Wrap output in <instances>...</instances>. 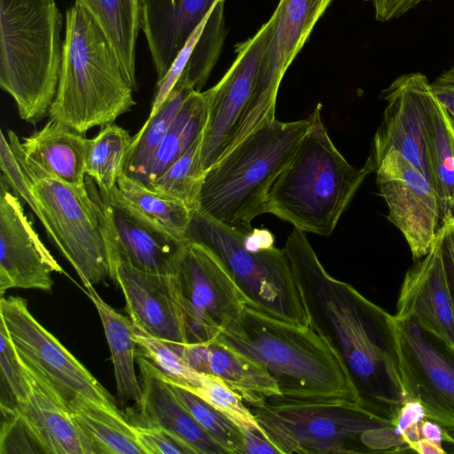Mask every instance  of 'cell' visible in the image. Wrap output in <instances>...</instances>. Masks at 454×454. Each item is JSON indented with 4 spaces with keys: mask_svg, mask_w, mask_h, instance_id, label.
<instances>
[{
    "mask_svg": "<svg viewBox=\"0 0 454 454\" xmlns=\"http://www.w3.org/2000/svg\"><path fill=\"white\" fill-rule=\"evenodd\" d=\"M201 139L202 134L163 174L145 185L182 202L192 211L198 210L205 175L200 160Z\"/></svg>",
    "mask_w": 454,
    "mask_h": 454,
    "instance_id": "cell-34",
    "label": "cell"
},
{
    "mask_svg": "<svg viewBox=\"0 0 454 454\" xmlns=\"http://www.w3.org/2000/svg\"><path fill=\"white\" fill-rule=\"evenodd\" d=\"M333 0H280L275 25L260 67L257 84L239 131L247 136L272 122L281 81L317 21Z\"/></svg>",
    "mask_w": 454,
    "mask_h": 454,
    "instance_id": "cell-15",
    "label": "cell"
},
{
    "mask_svg": "<svg viewBox=\"0 0 454 454\" xmlns=\"http://www.w3.org/2000/svg\"><path fill=\"white\" fill-rule=\"evenodd\" d=\"M168 343L194 370L222 380L247 405L281 395L263 366L215 340L207 343Z\"/></svg>",
    "mask_w": 454,
    "mask_h": 454,
    "instance_id": "cell-24",
    "label": "cell"
},
{
    "mask_svg": "<svg viewBox=\"0 0 454 454\" xmlns=\"http://www.w3.org/2000/svg\"><path fill=\"white\" fill-rule=\"evenodd\" d=\"M395 348L407 399L427 418L454 430V348L411 318L393 319Z\"/></svg>",
    "mask_w": 454,
    "mask_h": 454,
    "instance_id": "cell-12",
    "label": "cell"
},
{
    "mask_svg": "<svg viewBox=\"0 0 454 454\" xmlns=\"http://www.w3.org/2000/svg\"><path fill=\"white\" fill-rule=\"evenodd\" d=\"M419 440H425L441 448H443L444 443H450V436L445 427L427 418L420 424Z\"/></svg>",
    "mask_w": 454,
    "mask_h": 454,
    "instance_id": "cell-48",
    "label": "cell"
},
{
    "mask_svg": "<svg viewBox=\"0 0 454 454\" xmlns=\"http://www.w3.org/2000/svg\"><path fill=\"white\" fill-rule=\"evenodd\" d=\"M133 427L145 454H191L182 443L161 428L135 425Z\"/></svg>",
    "mask_w": 454,
    "mask_h": 454,
    "instance_id": "cell-42",
    "label": "cell"
},
{
    "mask_svg": "<svg viewBox=\"0 0 454 454\" xmlns=\"http://www.w3.org/2000/svg\"><path fill=\"white\" fill-rule=\"evenodd\" d=\"M207 93L193 91L183 103L156 152L146 184L164 173L201 136L207 116Z\"/></svg>",
    "mask_w": 454,
    "mask_h": 454,
    "instance_id": "cell-32",
    "label": "cell"
},
{
    "mask_svg": "<svg viewBox=\"0 0 454 454\" xmlns=\"http://www.w3.org/2000/svg\"><path fill=\"white\" fill-rule=\"evenodd\" d=\"M29 376L30 391L14 411L22 418L43 453L97 454L94 445L70 411Z\"/></svg>",
    "mask_w": 454,
    "mask_h": 454,
    "instance_id": "cell-25",
    "label": "cell"
},
{
    "mask_svg": "<svg viewBox=\"0 0 454 454\" xmlns=\"http://www.w3.org/2000/svg\"><path fill=\"white\" fill-rule=\"evenodd\" d=\"M224 0H139L140 27L160 82L203 19Z\"/></svg>",
    "mask_w": 454,
    "mask_h": 454,
    "instance_id": "cell-22",
    "label": "cell"
},
{
    "mask_svg": "<svg viewBox=\"0 0 454 454\" xmlns=\"http://www.w3.org/2000/svg\"><path fill=\"white\" fill-rule=\"evenodd\" d=\"M427 151L442 224L454 219V128L435 98L427 125Z\"/></svg>",
    "mask_w": 454,
    "mask_h": 454,
    "instance_id": "cell-28",
    "label": "cell"
},
{
    "mask_svg": "<svg viewBox=\"0 0 454 454\" xmlns=\"http://www.w3.org/2000/svg\"><path fill=\"white\" fill-rule=\"evenodd\" d=\"M387 220L403 234L415 261L431 249L441 227L438 198L422 172L395 149L373 162Z\"/></svg>",
    "mask_w": 454,
    "mask_h": 454,
    "instance_id": "cell-14",
    "label": "cell"
},
{
    "mask_svg": "<svg viewBox=\"0 0 454 454\" xmlns=\"http://www.w3.org/2000/svg\"><path fill=\"white\" fill-rule=\"evenodd\" d=\"M431 90L454 128V64L433 82Z\"/></svg>",
    "mask_w": 454,
    "mask_h": 454,
    "instance_id": "cell-45",
    "label": "cell"
},
{
    "mask_svg": "<svg viewBox=\"0 0 454 454\" xmlns=\"http://www.w3.org/2000/svg\"><path fill=\"white\" fill-rule=\"evenodd\" d=\"M106 239L136 268L169 274L186 242L158 227L125 203L117 192L99 191Z\"/></svg>",
    "mask_w": 454,
    "mask_h": 454,
    "instance_id": "cell-19",
    "label": "cell"
},
{
    "mask_svg": "<svg viewBox=\"0 0 454 454\" xmlns=\"http://www.w3.org/2000/svg\"><path fill=\"white\" fill-rule=\"evenodd\" d=\"M394 316L412 319L454 348V309L437 237L407 270Z\"/></svg>",
    "mask_w": 454,
    "mask_h": 454,
    "instance_id": "cell-20",
    "label": "cell"
},
{
    "mask_svg": "<svg viewBox=\"0 0 454 454\" xmlns=\"http://www.w3.org/2000/svg\"><path fill=\"white\" fill-rule=\"evenodd\" d=\"M106 240L110 278L122 291L132 324L167 342L185 343L168 274L136 268Z\"/></svg>",
    "mask_w": 454,
    "mask_h": 454,
    "instance_id": "cell-18",
    "label": "cell"
},
{
    "mask_svg": "<svg viewBox=\"0 0 454 454\" xmlns=\"http://www.w3.org/2000/svg\"><path fill=\"white\" fill-rule=\"evenodd\" d=\"M424 1L431 0H372L375 19L384 22L399 18Z\"/></svg>",
    "mask_w": 454,
    "mask_h": 454,
    "instance_id": "cell-46",
    "label": "cell"
},
{
    "mask_svg": "<svg viewBox=\"0 0 454 454\" xmlns=\"http://www.w3.org/2000/svg\"><path fill=\"white\" fill-rule=\"evenodd\" d=\"M0 453H43L28 427L15 411L2 413Z\"/></svg>",
    "mask_w": 454,
    "mask_h": 454,
    "instance_id": "cell-40",
    "label": "cell"
},
{
    "mask_svg": "<svg viewBox=\"0 0 454 454\" xmlns=\"http://www.w3.org/2000/svg\"><path fill=\"white\" fill-rule=\"evenodd\" d=\"M84 286L98 310L109 345L118 397L122 403L134 402L137 406L142 399V387L135 372L137 343L132 321L107 304L93 285Z\"/></svg>",
    "mask_w": 454,
    "mask_h": 454,
    "instance_id": "cell-26",
    "label": "cell"
},
{
    "mask_svg": "<svg viewBox=\"0 0 454 454\" xmlns=\"http://www.w3.org/2000/svg\"><path fill=\"white\" fill-rule=\"evenodd\" d=\"M196 91L184 77L179 78L166 100L140 130L133 136L128 151L123 174L145 184L157 150L184 100Z\"/></svg>",
    "mask_w": 454,
    "mask_h": 454,
    "instance_id": "cell-27",
    "label": "cell"
},
{
    "mask_svg": "<svg viewBox=\"0 0 454 454\" xmlns=\"http://www.w3.org/2000/svg\"><path fill=\"white\" fill-rule=\"evenodd\" d=\"M241 430L243 446L239 454H280L275 445L262 434L247 428Z\"/></svg>",
    "mask_w": 454,
    "mask_h": 454,
    "instance_id": "cell-47",
    "label": "cell"
},
{
    "mask_svg": "<svg viewBox=\"0 0 454 454\" xmlns=\"http://www.w3.org/2000/svg\"><path fill=\"white\" fill-rule=\"evenodd\" d=\"M215 340L263 366L276 381L280 397L360 404L342 358L309 325L289 324L246 305Z\"/></svg>",
    "mask_w": 454,
    "mask_h": 454,
    "instance_id": "cell-2",
    "label": "cell"
},
{
    "mask_svg": "<svg viewBox=\"0 0 454 454\" xmlns=\"http://www.w3.org/2000/svg\"><path fill=\"white\" fill-rule=\"evenodd\" d=\"M114 46L137 90L136 46L140 27L139 0H80Z\"/></svg>",
    "mask_w": 454,
    "mask_h": 454,
    "instance_id": "cell-29",
    "label": "cell"
},
{
    "mask_svg": "<svg viewBox=\"0 0 454 454\" xmlns=\"http://www.w3.org/2000/svg\"><path fill=\"white\" fill-rule=\"evenodd\" d=\"M198 210L192 211L188 239L212 251L224 264L249 306L273 318L308 326L309 317L284 249L251 251L244 234Z\"/></svg>",
    "mask_w": 454,
    "mask_h": 454,
    "instance_id": "cell-8",
    "label": "cell"
},
{
    "mask_svg": "<svg viewBox=\"0 0 454 454\" xmlns=\"http://www.w3.org/2000/svg\"><path fill=\"white\" fill-rule=\"evenodd\" d=\"M283 249L309 326L326 338L342 358L360 404L394 425L407 399L395 348L394 315L331 276L305 232L294 228Z\"/></svg>",
    "mask_w": 454,
    "mask_h": 454,
    "instance_id": "cell-1",
    "label": "cell"
},
{
    "mask_svg": "<svg viewBox=\"0 0 454 454\" xmlns=\"http://www.w3.org/2000/svg\"><path fill=\"white\" fill-rule=\"evenodd\" d=\"M31 380L12 342L4 324H0V407L13 412L30 391Z\"/></svg>",
    "mask_w": 454,
    "mask_h": 454,
    "instance_id": "cell-38",
    "label": "cell"
},
{
    "mask_svg": "<svg viewBox=\"0 0 454 454\" xmlns=\"http://www.w3.org/2000/svg\"><path fill=\"white\" fill-rule=\"evenodd\" d=\"M382 98L387 105L370 159L373 163L389 149H395L431 183L427 133L434 97L427 77L419 72L402 74L382 91Z\"/></svg>",
    "mask_w": 454,
    "mask_h": 454,
    "instance_id": "cell-16",
    "label": "cell"
},
{
    "mask_svg": "<svg viewBox=\"0 0 454 454\" xmlns=\"http://www.w3.org/2000/svg\"><path fill=\"white\" fill-rule=\"evenodd\" d=\"M185 389L221 411L240 428L250 429L264 436L254 415L242 397L219 378L202 373L198 387Z\"/></svg>",
    "mask_w": 454,
    "mask_h": 454,
    "instance_id": "cell-39",
    "label": "cell"
},
{
    "mask_svg": "<svg viewBox=\"0 0 454 454\" xmlns=\"http://www.w3.org/2000/svg\"><path fill=\"white\" fill-rule=\"evenodd\" d=\"M223 4L213 10L182 74L196 91H201L215 65L224 40Z\"/></svg>",
    "mask_w": 454,
    "mask_h": 454,
    "instance_id": "cell-36",
    "label": "cell"
},
{
    "mask_svg": "<svg viewBox=\"0 0 454 454\" xmlns=\"http://www.w3.org/2000/svg\"><path fill=\"white\" fill-rule=\"evenodd\" d=\"M321 104L293 157L274 181L266 210L303 232L330 236L366 176L374 172L370 157L351 165L333 143Z\"/></svg>",
    "mask_w": 454,
    "mask_h": 454,
    "instance_id": "cell-4",
    "label": "cell"
},
{
    "mask_svg": "<svg viewBox=\"0 0 454 454\" xmlns=\"http://www.w3.org/2000/svg\"><path fill=\"white\" fill-rule=\"evenodd\" d=\"M215 9V8H214ZM213 12V11H212ZM210 12L192 32L186 43L172 63L165 76L156 83L157 92L152 104L148 118H152L160 108L169 92L182 75L192 51L205 28V26L212 13Z\"/></svg>",
    "mask_w": 454,
    "mask_h": 454,
    "instance_id": "cell-41",
    "label": "cell"
},
{
    "mask_svg": "<svg viewBox=\"0 0 454 454\" xmlns=\"http://www.w3.org/2000/svg\"><path fill=\"white\" fill-rule=\"evenodd\" d=\"M168 383L177 399L215 442L228 454L240 453L243 433L236 423L192 392Z\"/></svg>",
    "mask_w": 454,
    "mask_h": 454,
    "instance_id": "cell-35",
    "label": "cell"
},
{
    "mask_svg": "<svg viewBox=\"0 0 454 454\" xmlns=\"http://www.w3.org/2000/svg\"><path fill=\"white\" fill-rule=\"evenodd\" d=\"M121 199L145 218L182 242H187L192 211L182 202L147 188L123 173L117 180Z\"/></svg>",
    "mask_w": 454,
    "mask_h": 454,
    "instance_id": "cell-31",
    "label": "cell"
},
{
    "mask_svg": "<svg viewBox=\"0 0 454 454\" xmlns=\"http://www.w3.org/2000/svg\"><path fill=\"white\" fill-rule=\"evenodd\" d=\"M280 454L385 452L393 423L350 401L280 396L247 405Z\"/></svg>",
    "mask_w": 454,
    "mask_h": 454,
    "instance_id": "cell-7",
    "label": "cell"
},
{
    "mask_svg": "<svg viewBox=\"0 0 454 454\" xmlns=\"http://www.w3.org/2000/svg\"><path fill=\"white\" fill-rule=\"evenodd\" d=\"M56 0H0V86L36 124L55 98L63 42Z\"/></svg>",
    "mask_w": 454,
    "mask_h": 454,
    "instance_id": "cell-6",
    "label": "cell"
},
{
    "mask_svg": "<svg viewBox=\"0 0 454 454\" xmlns=\"http://www.w3.org/2000/svg\"><path fill=\"white\" fill-rule=\"evenodd\" d=\"M136 91L110 40L80 0L66 12V34L49 117L85 134L114 123L136 105Z\"/></svg>",
    "mask_w": 454,
    "mask_h": 454,
    "instance_id": "cell-3",
    "label": "cell"
},
{
    "mask_svg": "<svg viewBox=\"0 0 454 454\" xmlns=\"http://www.w3.org/2000/svg\"><path fill=\"white\" fill-rule=\"evenodd\" d=\"M132 140L128 130L114 123L102 127L95 137L89 139L85 173L100 192H108L117 186Z\"/></svg>",
    "mask_w": 454,
    "mask_h": 454,
    "instance_id": "cell-33",
    "label": "cell"
},
{
    "mask_svg": "<svg viewBox=\"0 0 454 454\" xmlns=\"http://www.w3.org/2000/svg\"><path fill=\"white\" fill-rule=\"evenodd\" d=\"M70 412L94 445L97 454H145L133 425L123 415L87 401H76Z\"/></svg>",
    "mask_w": 454,
    "mask_h": 454,
    "instance_id": "cell-30",
    "label": "cell"
},
{
    "mask_svg": "<svg viewBox=\"0 0 454 454\" xmlns=\"http://www.w3.org/2000/svg\"><path fill=\"white\" fill-rule=\"evenodd\" d=\"M8 141L27 178L48 176L73 186L86 184L89 138L85 134L49 119L22 141L10 130Z\"/></svg>",
    "mask_w": 454,
    "mask_h": 454,
    "instance_id": "cell-21",
    "label": "cell"
},
{
    "mask_svg": "<svg viewBox=\"0 0 454 454\" xmlns=\"http://www.w3.org/2000/svg\"><path fill=\"white\" fill-rule=\"evenodd\" d=\"M48 237L76 271L83 286L110 278L103 208L98 192L52 177L27 178Z\"/></svg>",
    "mask_w": 454,
    "mask_h": 454,
    "instance_id": "cell-9",
    "label": "cell"
},
{
    "mask_svg": "<svg viewBox=\"0 0 454 454\" xmlns=\"http://www.w3.org/2000/svg\"><path fill=\"white\" fill-rule=\"evenodd\" d=\"M136 358L142 387L137 407L143 425L165 430L191 454L226 453L177 399L164 374L141 353L137 352Z\"/></svg>",
    "mask_w": 454,
    "mask_h": 454,
    "instance_id": "cell-23",
    "label": "cell"
},
{
    "mask_svg": "<svg viewBox=\"0 0 454 454\" xmlns=\"http://www.w3.org/2000/svg\"><path fill=\"white\" fill-rule=\"evenodd\" d=\"M133 337L141 354L159 369L165 378L184 388L200 385L202 373L194 370L170 345L134 325Z\"/></svg>",
    "mask_w": 454,
    "mask_h": 454,
    "instance_id": "cell-37",
    "label": "cell"
},
{
    "mask_svg": "<svg viewBox=\"0 0 454 454\" xmlns=\"http://www.w3.org/2000/svg\"><path fill=\"white\" fill-rule=\"evenodd\" d=\"M310 116L256 129L204 175L198 211L229 227L248 231L267 213L268 192L293 157Z\"/></svg>",
    "mask_w": 454,
    "mask_h": 454,
    "instance_id": "cell-5",
    "label": "cell"
},
{
    "mask_svg": "<svg viewBox=\"0 0 454 454\" xmlns=\"http://www.w3.org/2000/svg\"><path fill=\"white\" fill-rule=\"evenodd\" d=\"M427 418L423 405L417 400L406 399L394 423L395 434L411 450L419 440V427Z\"/></svg>",
    "mask_w": 454,
    "mask_h": 454,
    "instance_id": "cell-43",
    "label": "cell"
},
{
    "mask_svg": "<svg viewBox=\"0 0 454 454\" xmlns=\"http://www.w3.org/2000/svg\"><path fill=\"white\" fill-rule=\"evenodd\" d=\"M244 246L251 251L270 248L275 246V238L267 229L253 227L244 234Z\"/></svg>",
    "mask_w": 454,
    "mask_h": 454,
    "instance_id": "cell-49",
    "label": "cell"
},
{
    "mask_svg": "<svg viewBox=\"0 0 454 454\" xmlns=\"http://www.w3.org/2000/svg\"><path fill=\"white\" fill-rule=\"evenodd\" d=\"M62 267L40 239L19 197L0 181V294L11 288L51 291Z\"/></svg>",
    "mask_w": 454,
    "mask_h": 454,
    "instance_id": "cell-17",
    "label": "cell"
},
{
    "mask_svg": "<svg viewBox=\"0 0 454 454\" xmlns=\"http://www.w3.org/2000/svg\"><path fill=\"white\" fill-rule=\"evenodd\" d=\"M437 239L454 309V219H449L441 224Z\"/></svg>",
    "mask_w": 454,
    "mask_h": 454,
    "instance_id": "cell-44",
    "label": "cell"
},
{
    "mask_svg": "<svg viewBox=\"0 0 454 454\" xmlns=\"http://www.w3.org/2000/svg\"><path fill=\"white\" fill-rule=\"evenodd\" d=\"M185 343H207L247 305L220 259L205 246L187 241L168 274Z\"/></svg>",
    "mask_w": 454,
    "mask_h": 454,
    "instance_id": "cell-11",
    "label": "cell"
},
{
    "mask_svg": "<svg viewBox=\"0 0 454 454\" xmlns=\"http://www.w3.org/2000/svg\"><path fill=\"white\" fill-rule=\"evenodd\" d=\"M0 319L27 372L67 409L81 400L123 415L112 395L34 317L25 299L1 297Z\"/></svg>",
    "mask_w": 454,
    "mask_h": 454,
    "instance_id": "cell-10",
    "label": "cell"
},
{
    "mask_svg": "<svg viewBox=\"0 0 454 454\" xmlns=\"http://www.w3.org/2000/svg\"><path fill=\"white\" fill-rule=\"evenodd\" d=\"M275 25L272 14L247 40L235 46L236 58L207 93V116L202 132L200 160L204 173L230 150L252 100L262 61Z\"/></svg>",
    "mask_w": 454,
    "mask_h": 454,
    "instance_id": "cell-13",
    "label": "cell"
}]
</instances>
